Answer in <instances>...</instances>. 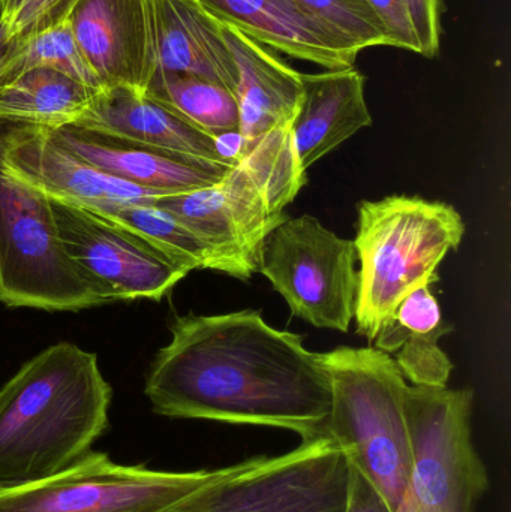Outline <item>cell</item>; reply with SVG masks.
<instances>
[{"label":"cell","mask_w":511,"mask_h":512,"mask_svg":"<svg viewBox=\"0 0 511 512\" xmlns=\"http://www.w3.org/2000/svg\"><path fill=\"white\" fill-rule=\"evenodd\" d=\"M170 331L144 390L156 414L326 436L329 375L303 336L248 309L179 316Z\"/></svg>","instance_id":"cell-1"},{"label":"cell","mask_w":511,"mask_h":512,"mask_svg":"<svg viewBox=\"0 0 511 512\" xmlns=\"http://www.w3.org/2000/svg\"><path fill=\"white\" fill-rule=\"evenodd\" d=\"M110 384L98 357L50 346L0 388V486L44 480L92 451L108 429Z\"/></svg>","instance_id":"cell-2"},{"label":"cell","mask_w":511,"mask_h":512,"mask_svg":"<svg viewBox=\"0 0 511 512\" xmlns=\"http://www.w3.org/2000/svg\"><path fill=\"white\" fill-rule=\"evenodd\" d=\"M321 358L332 394L326 436L341 448L351 471L395 512L414 466L407 379L377 348L339 346Z\"/></svg>","instance_id":"cell-3"},{"label":"cell","mask_w":511,"mask_h":512,"mask_svg":"<svg viewBox=\"0 0 511 512\" xmlns=\"http://www.w3.org/2000/svg\"><path fill=\"white\" fill-rule=\"evenodd\" d=\"M464 219L443 201L393 195L359 204L357 333L374 340L407 295L431 286L437 268L465 236Z\"/></svg>","instance_id":"cell-4"},{"label":"cell","mask_w":511,"mask_h":512,"mask_svg":"<svg viewBox=\"0 0 511 512\" xmlns=\"http://www.w3.org/2000/svg\"><path fill=\"white\" fill-rule=\"evenodd\" d=\"M350 483L341 448L321 436L281 456L225 466L161 512H347Z\"/></svg>","instance_id":"cell-5"},{"label":"cell","mask_w":511,"mask_h":512,"mask_svg":"<svg viewBox=\"0 0 511 512\" xmlns=\"http://www.w3.org/2000/svg\"><path fill=\"white\" fill-rule=\"evenodd\" d=\"M0 303L63 312L107 304L63 251L50 197L6 170L2 143Z\"/></svg>","instance_id":"cell-6"},{"label":"cell","mask_w":511,"mask_h":512,"mask_svg":"<svg viewBox=\"0 0 511 512\" xmlns=\"http://www.w3.org/2000/svg\"><path fill=\"white\" fill-rule=\"evenodd\" d=\"M473 403L471 390L408 384L405 408L414 466L395 512H476L489 477L474 447Z\"/></svg>","instance_id":"cell-7"},{"label":"cell","mask_w":511,"mask_h":512,"mask_svg":"<svg viewBox=\"0 0 511 512\" xmlns=\"http://www.w3.org/2000/svg\"><path fill=\"white\" fill-rule=\"evenodd\" d=\"M353 240L341 239L317 218H287L264 242L260 271L296 318L347 333L356 315L359 277Z\"/></svg>","instance_id":"cell-8"},{"label":"cell","mask_w":511,"mask_h":512,"mask_svg":"<svg viewBox=\"0 0 511 512\" xmlns=\"http://www.w3.org/2000/svg\"><path fill=\"white\" fill-rule=\"evenodd\" d=\"M219 471H155L90 451L44 480L0 486V512H161Z\"/></svg>","instance_id":"cell-9"},{"label":"cell","mask_w":511,"mask_h":512,"mask_svg":"<svg viewBox=\"0 0 511 512\" xmlns=\"http://www.w3.org/2000/svg\"><path fill=\"white\" fill-rule=\"evenodd\" d=\"M63 251L105 303L161 300L188 276L137 231L68 201L50 198Z\"/></svg>","instance_id":"cell-10"},{"label":"cell","mask_w":511,"mask_h":512,"mask_svg":"<svg viewBox=\"0 0 511 512\" xmlns=\"http://www.w3.org/2000/svg\"><path fill=\"white\" fill-rule=\"evenodd\" d=\"M179 219L209 248L219 273L249 280L267 237L288 218L273 215L246 168L237 162L209 188L164 195L152 201Z\"/></svg>","instance_id":"cell-11"},{"label":"cell","mask_w":511,"mask_h":512,"mask_svg":"<svg viewBox=\"0 0 511 512\" xmlns=\"http://www.w3.org/2000/svg\"><path fill=\"white\" fill-rule=\"evenodd\" d=\"M0 143L6 170L56 200L107 215L164 197L90 167L56 143L47 126L0 119Z\"/></svg>","instance_id":"cell-12"},{"label":"cell","mask_w":511,"mask_h":512,"mask_svg":"<svg viewBox=\"0 0 511 512\" xmlns=\"http://www.w3.org/2000/svg\"><path fill=\"white\" fill-rule=\"evenodd\" d=\"M69 23L101 89L146 90L156 69L152 0H78Z\"/></svg>","instance_id":"cell-13"},{"label":"cell","mask_w":511,"mask_h":512,"mask_svg":"<svg viewBox=\"0 0 511 512\" xmlns=\"http://www.w3.org/2000/svg\"><path fill=\"white\" fill-rule=\"evenodd\" d=\"M63 149L114 179L162 195L185 194L221 182L233 167L153 149L81 126L48 128Z\"/></svg>","instance_id":"cell-14"},{"label":"cell","mask_w":511,"mask_h":512,"mask_svg":"<svg viewBox=\"0 0 511 512\" xmlns=\"http://www.w3.org/2000/svg\"><path fill=\"white\" fill-rule=\"evenodd\" d=\"M219 23L327 71L354 68L357 54L293 0H197Z\"/></svg>","instance_id":"cell-15"},{"label":"cell","mask_w":511,"mask_h":512,"mask_svg":"<svg viewBox=\"0 0 511 512\" xmlns=\"http://www.w3.org/2000/svg\"><path fill=\"white\" fill-rule=\"evenodd\" d=\"M74 125L200 161L236 165L221 158L215 138L146 93L129 87L99 89L86 113Z\"/></svg>","instance_id":"cell-16"},{"label":"cell","mask_w":511,"mask_h":512,"mask_svg":"<svg viewBox=\"0 0 511 512\" xmlns=\"http://www.w3.org/2000/svg\"><path fill=\"white\" fill-rule=\"evenodd\" d=\"M222 33L239 71L236 99L245 153L273 129L293 123L303 98L302 74L240 30L222 24Z\"/></svg>","instance_id":"cell-17"},{"label":"cell","mask_w":511,"mask_h":512,"mask_svg":"<svg viewBox=\"0 0 511 512\" xmlns=\"http://www.w3.org/2000/svg\"><path fill=\"white\" fill-rule=\"evenodd\" d=\"M152 17L158 71L204 78L236 95L239 71L222 24L197 0H152Z\"/></svg>","instance_id":"cell-18"},{"label":"cell","mask_w":511,"mask_h":512,"mask_svg":"<svg viewBox=\"0 0 511 512\" xmlns=\"http://www.w3.org/2000/svg\"><path fill=\"white\" fill-rule=\"evenodd\" d=\"M303 98L291 123L300 167L329 155L360 129L372 125L365 99V75L357 69L302 74Z\"/></svg>","instance_id":"cell-19"},{"label":"cell","mask_w":511,"mask_h":512,"mask_svg":"<svg viewBox=\"0 0 511 512\" xmlns=\"http://www.w3.org/2000/svg\"><path fill=\"white\" fill-rule=\"evenodd\" d=\"M452 331L453 325L444 322L431 286H422L402 300L374 343L384 354L395 355L396 366L411 385L443 388L453 364L440 348V339Z\"/></svg>","instance_id":"cell-20"},{"label":"cell","mask_w":511,"mask_h":512,"mask_svg":"<svg viewBox=\"0 0 511 512\" xmlns=\"http://www.w3.org/2000/svg\"><path fill=\"white\" fill-rule=\"evenodd\" d=\"M98 90L51 69H30L0 89V119L60 128L86 113Z\"/></svg>","instance_id":"cell-21"},{"label":"cell","mask_w":511,"mask_h":512,"mask_svg":"<svg viewBox=\"0 0 511 512\" xmlns=\"http://www.w3.org/2000/svg\"><path fill=\"white\" fill-rule=\"evenodd\" d=\"M144 93L212 138L240 132L236 95L221 84L156 69Z\"/></svg>","instance_id":"cell-22"},{"label":"cell","mask_w":511,"mask_h":512,"mask_svg":"<svg viewBox=\"0 0 511 512\" xmlns=\"http://www.w3.org/2000/svg\"><path fill=\"white\" fill-rule=\"evenodd\" d=\"M240 164L266 198L273 215L284 216L285 207L293 203L300 189L308 183L294 147L291 125L273 129L252 144Z\"/></svg>","instance_id":"cell-23"},{"label":"cell","mask_w":511,"mask_h":512,"mask_svg":"<svg viewBox=\"0 0 511 512\" xmlns=\"http://www.w3.org/2000/svg\"><path fill=\"white\" fill-rule=\"evenodd\" d=\"M105 216L137 231L188 273L192 270L219 271L218 261L209 248L167 210L152 203L132 204Z\"/></svg>","instance_id":"cell-24"},{"label":"cell","mask_w":511,"mask_h":512,"mask_svg":"<svg viewBox=\"0 0 511 512\" xmlns=\"http://www.w3.org/2000/svg\"><path fill=\"white\" fill-rule=\"evenodd\" d=\"M38 68L51 69L68 75L92 89H101L78 47L69 18L38 35L24 39L20 53L9 71L8 84L18 75Z\"/></svg>","instance_id":"cell-25"},{"label":"cell","mask_w":511,"mask_h":512,"mask_svg":"<svg viewBox=\"0 0 511 512\" xmlns=\"http://www.w3.org/2000/svg\"><path fill=\"white\" fill-rule=\"evenodd\" d=\"M303 11L359 54L368 47L389 45L386 29L366 0H293Z\"/></svg>","instance_id":"cell-26"},{"label":"cell","mask_w":511,"mask_h":512,"mask_svg":"<svg viewBox=\"0 0 511 512\" xmlns=\"http://www.w3.org/2000/svg\"><path fill=\"white\" fill-rule=\"evenodd\" d=\"M78 0H0L9 35L24 41L68 20Z\"/></svg>","instance_id":"cell-27"},{"label":"cell","mask_w":511,"mask_h":512,"mask_svg":"<svg viewBox=\"0 0 511 512\" xmlns=\"http://www.w3.org/2000/svg\"><path fill=\"white\" fill-rule=\"evenodd\" d=\"M386 29L389 47L420 53L419 41L411 23L407 6L402 0H366Z\"/></svg>","instance_id":"cell-28"},{"label":"cell","mask_w":511,"mask_h":512,"mask_svg":"<svg viewBox=\"0 0 511 512\" xmlns=\"http://www.w3.org/2000/svg\"><path fill=\"white\" fill-rule=\"evenodd\" d=\"M407 6L423 56H437L440 50L443 0H402Z\"/></svg>","instance_id":"cell-29"},{"label":"cell","mask_w":511,"mask_h":512,"mask_svg":"<svg viewBox=\"0 0 511 512\" xmlns=\"http://www.w3.org/2000/svg\"><path fill=\"white\" fill-rule=\"evenodd\" d=\"M347 512H390L380 496L362 477L351 471Z\"/></svg>","instance_id":"cell-30"},{"label":"cell","mask_w":511,"mask_h":512,"mask_svg":"<svg viewBox=\"0 0 511 512\" xmlns=\"http://www.w3.org/2000/svg\"><path fill=\"white\" fill-rule=\"evenodd\" d=\"M21 44L23 41H17L9 35L3 20L2 5H0V89L8 84L9 71L20 53Z\"/></svg>","instance_id":"cell-31"}]
</instances>
